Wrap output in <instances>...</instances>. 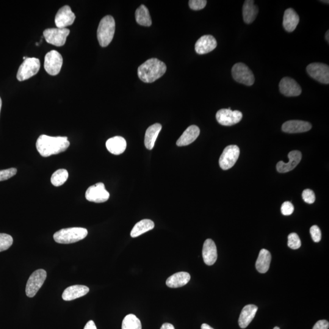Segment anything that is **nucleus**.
<instances>
[{"label":"nucleus","instance_id":"46","mask_svg":"<svg viewBox=\"0 0 329 329\" xmlns=\"http://www.w3.org/2000/svg\"><path fill=\"white\" fill-rule=\"evenodd\" d=\"M273 329H280V328H279V327H275Z\"/></svg>","mask_w":329,"mask_h":329},{"label":"nucleus","instance_id":"10","mask_svg":"<svg viewBox=\"0 0 329 329\" xmlns=\"http://www.w3.org/2000/svg\"><path fill=\"white\" fill-rule=\"evenodd\" d=\"M240 156V149L237 145H229L224 149L220 157L219 164L221 169H230L236 164Z\"/></svg>","mask_w":329,"mask_h":329},{"label":"nucleus","instance_id":"29","mask_svg":"<svg viewBox=\"0 0 329 329\" xmlns=\"http://www.w3.org/2000/svg\"><path fill=\"white\" fill-rule=\"evenodd\" d=\"M154 228L153 221L148 219L141 220L138 222L131 232V236L135 238L141 236L145 232L152 230Z\"/></svg>","mask_w":329,"mask_h":329},{"label":"nucleus","instance_id":"23","mask_svg":"<svg viewBox=\"0 0 329 329\" xmlns=\"http://www.w3.org/2000/svg\"><path fill=\"white\" fill-rule=\"evenodd\" d=\"M106 146L110 153L120 155L126 150L127 143L123 137L115 136L107 140Z\"/></svg>","mask_w":329,"mask_h":329},{"label":"nucleus","instance_id":"4","mask_svg":"<svg viewBox=\"0 0 329 329\" xmlns=\"http://www.w3.org/2000/svg\"><path fill=\"white\" fill-rule=\"evenodd\" d=\"M88 231L82 228H70L62 229L54 234V241L60 244H70L85 239Z\"/></svg>","mask_w":329,"mask_h":329},{"label":"nucleus","instance_id":"35","mask_svg":"<svg viewBox=\"0 0 329 329\" xmlns=\"http://www.w3.org/2000/svg\"><path fill=\"white\" fill-rule=\"evenodd\" d=\"M17 170L15 168H10L9 169L0 170V181L8 180V179L14 176Z\"/></svg>","mask_w":329,"mask_h":329},{"label":"nucleus","instance_id":"9","mask_svg":"<svg viewBox=\"0 0 329 329\" xmlns=\"http://www.w3.org/2000/svg\"><path fill=\"white\" fill-rule=\"evenodd\" d=\"M70 30L67 28H48L43 31V37L48 43L62 46L67 40Z\"/></svg>","mask_w":329,"mask_h":329},{"label":"nucleus","instance_id":"19","mask_svg":"<svg viewBox=\"0 0 329 329\" xmlns=\"http://www.w3.org/2000/svg\"><path fill=\"white\" fill-rule=\"evenodd\" d=\"M203 257L204 263L211 266L216 262L218 257L216 245L211 239H207L204 243Z\"/></svg>","mask_w":329,"mask_h":329},{"label":"nucleus","instance_id":"34","mask_svg":"<svg viewBox=\"0 0 329 329\" xmlns=\"http://www.w3.org/2000/svg\"><path fill=\"white\" fill-rule=\"evenodd\" d=\"M288 246L292 250H298L301 246V241L298 235L291 233L288 237Z\"/></svg>","mask_w":329,"mask_h":329},{"label":"nucleus","instance_id":"15","mask_svg":"<svg viewBox=\"0 0 329 329\" xmlns=\"http://www.w3.org/2000/svg\"><path fill=\"white\" fill-rule=\"evenodd\" d=\"M279 89L283 95L291 97V96H300L302 93V88L295 79L289 77H285L279 83Z\"/></svg>","mask_w":329,"mask_h":329},{"label":"nucleus","instance_id":"6","mask_svg":"<svg viewBox=\"0 0 329 329\" xmlns=\"http://www.w3.org/2000/svg\"><path fill=\"white\" fill-rule=\"evenodd\" d=\"M232 77L235 81L247 86H251L255 82L253 71L247 65L243 63H237L232 69Z\"/></svg>","mask_w":329,"mask_h":329},{"label":"nucleus","instance_id":"20","mask_svg":"<svg viewBox=\"0 0 329 329\" xmlns=\"http://www.w3.org/2000/svg\"><path fill=\"white\" fill-rule=\"evenodd\" d=\"M200 134V129L197 126L192 125L189 127L181 136L177 141L176 145L178 146H187L197 139Z\"/></svg>","mask_w":329,"mask_h":329},{"label":"nucleus","instance_id":"22","mask_svg":"<svg viewBox=\"0 0 329 329\" xmlns=\"http://www.w3.org/2000/svg\"><path fill=\"white\" fill-rule=\"evenodd\" d=\"M257 311H258V308L253 304L244 307L239 317L240 327L242 329L247 328L255 317Z\"/></svg>","mask_w":329,"mask_h":329},{"label":"nucleus","instance_id":"3","mask_svg":"<svg viewBox=\"0 0 329 329\" xmlns=\"http://www.w3.org/2000/svg\"><path fill=\"white\" fill-rule=\"evenodd\" d=\"M115 31V21L111 15L105 16L99 22L97 37L99 45L106 47L111 42Z\"/></svg>","mask_w":329,"mask_h":329},{"label":"nucleus","instance_id":"39","mask_svg":"<svg viewBox=\"0 0 329 329\" xmlns=\"http://www.w3.org/2000/svg\"><path fill=\"white\" fill-rule=\"evenodd\" d=\"M281 212L285 216H288V215H292L294 212V206L290 202H285L282 205Z\"/></svg>","mask_w":329,"mask_h":329},{"label":"nucleus","instance_id":"12","mask_svg":"<svg viewBox=\"0 0 329 329\" xmlns=\"http://www.w3.org/2000/svg\"><path fill=\"white\" fill-rule=\"evenodd\" d=\"M243 114L239 110H232L229 109H222L218 110L216 118L221 125L230 126L239 123L242 120Z\"/></svg>","mask_w":329,"mask_h":329},{"label":"nucleus","instance_id":"31","mask_svg":"<svg viewBox=\"0 0 329 329\" xmlns=\"http://www.w3.org/2000/svg\"><path fill=\"white\" fill-rule=\"evenodd\" d=\"M122 329H142L140 320L133 314L127 315L123 321Z\"/></svg>","mask_w":329,"mask_h":329},{"label":"nucleus","instance_id":"44","mask_svg":"<svg viewBox=\"0 0 329 329\" xmlns=\"http://www.w3.org/2000/svg\"><path fill=\"white\" fill-rule=\"evenodd\" d=\"M329 31H328L326 33V40L328 41V43H329Z\"/></svg>","mask_w":329,"mask_h":329},{"label":"nucleus","instance_id":"47","mask_svg":"<svg viewBox=\"0 0 329 329\" xmlns=\"http://www.w3.org/2000/svg\"><path fill=\"white\" fill-rule=\"evenodd\" d=\"M26 58H27V57H23L24 60H25L26 59Z\"/></svg>","mask_w":329,"mask_h":329},{"label":"nucleus","instance_id":"5","mask_svg":"<svg viewBox=\"0 0 329 329\" xmlns=\"http://www.w3.org/2000/svg\"><path fill=\"white\" fill-rule=\"evenodd\" d=\"M40 68L39 59L35 57H27L18 68L16 78L19 81H25L36 74Z\"/></svg>","mask_w":329,"mask_h":329},{"label":"nucleus","instance_id":"36","mask_svg":"<svg viewBox=\"0 0 329 329\" xmlns=\"http://www.w3.org/2000/svg\"><path fill=\"white\" fill-rule=\"evenodd\" d=\"M206 0H190L189 2L190 9L199 10L204 9L207 4Z\"/></svg>","mask_w":329,"mask_h":329},{"label":"nucleus","instance_id":"11","mask_svg":"<svg viewBox=\"0 0 329 329\" xmlns=\"http://www.w3.org/2000/svg\"><path fill=\"white\" fill-rule=\"evenodd\" d=\"M109 193L105 188L104 184L99 183L88 187L85 192V198L87 200L96 203H102L109 200Z\"/></svg>","mask_w":329,"mask_h":329},{"label":"nucleus","instance_id":"18","mask_svg":"<svg viewBox=\"0 0 329 329\" xmlns=\"http://www.w3.org/2000/svg\"><path fill=\"white\" fill-rule=\"evenodd\" d=\"M312 128V124L307 121L290 120L283 124L282 129L289 134L302 133L308 132Z\"/></svg>","mask_w":329,"mask_h":329},{"label":"nucleus","instance_id":"1","mask_svg":"<svg viewBox=\"0 0 329 329\" xmlns=\"http://www.w3.org/2000/svg\"><path fill=\"white\" fill-rule=\"evenodd\" d=\"M70 144L67 137H50L41 135L37 140L36 148L41 156L47 157L65 151Z\"/></svg>","mask_w":329,"mask_h":329},{"label":"nucleus","instance_id":"8","mask_svg":"<svg viewBox=\"0 0 329 329\" xmlns=\"http://www.w3.org/2000/svg\"><path fill=\"white\" fill-rule=\"evenodd\" d=\"M63 63L62 55L56 50L48 52L45 57L44 67L47 73L51 76H56L61 70Z\"/></svg>","mask_w":329,"mask_h":329},{"label":"nucleus","instance_id":"30","mask_svg":"<svg viewBox=\"0 0 329 329\" xmlns=\"http://www.w3.org/2000/svg\"><path fill=\"white\" fill-rule=\"evenodd\" d=\"M135 20L138 24L143 26H150L152 20L149 10L145 5H141L135 11Z\"/></svg>","mask_w":329,"mask_h":329},{"label":"nucleus","instance_id":"24","mask_svg":"<svg viewBox=\"0 0 329 329\" xmlns=\"http://www.w3.org/2000/svg\"><path fill=\"white\" fill-rule=\"evenodd\" d=\"M300 22V16L292 8H289L285 11L283 20V26L286 31L289 32L294 31Z\"/></svg>","mask_w":329,"mask_h":329},{"label":"nucleus","instance_id":"14","mask_svg":"<svg viewBox=\"0 0 329 329\" xmlns=\"http://www.w3.org/2000/svg\"><path fill=\"white\" fill-rule=\"evenodd\" d=\"M76 16L69 5H65L60 8L55 17V24L57 28H66L70 26L75 20Z\"/></svg>","mask_w":329,"mask_h":329},{"label":"nucleus","instance_id":"43","mask_svg":"<svg viewBox=\"0 0 329 329\" xmlns=\"http://www.w3.org/2000/svg\"><path fill=\"white\" fill-rule=\"evenodd\" d=\"M201 329H214L212 328V327H211V326H210L208 325L203 324L201 326Z\"/></svg>","mask_w":329,"mask_h":329},{"label":"nucleus","instance_id":"27","mask_svg":"<svg viewBox=\"0 0 329 329\" xmlns=\"http://www.w3.org/2000/svg\"><path fill=\"white\" fill-rule=\"evenodd\" d=\"M162 129V125L159 123L153 124L146 130L145 135V145L146 148L151 150L154 148L157 137Z\"/></svg>","mask_w":329,"mask_h":329},{"label":"nucleus","instance_id":"32","mask_svg":"<svg viewBox=\"0 0 329 329\" xmlns=\"http://www.w3.org/2000/svg\"><path fill=\"white\" fill-rule=\"evenodd\" d=\"M68 178V171L65 169H59L52 174L51 178V184L54 186H61Z\"/></svg>","mask_w":329,"mask_h":329},{"label":"nucleus","instance_id":"28","mask_svg":"<svg viewBox=\"0 0 329 329\" xmlns=\"http://www.w3.org/2000/svg\"><path fill=\"white\" fill-rule=\"evenodd\" d=\"M271 261H272V255L270 253L265 249H263L260 251L256 263L257 270L261 273H266L269 270Z\"/></svg>","mask_w":329,"mask_h":329},{"label":"nucleus","instance_id":"2","mask_svg":"<svg viewBox=\"0 0 329 329\" xmlns=\"http://www.w3.org/2000/svg\"><path fill=\"white\" fill-rule=\"evenodd\" d=\"M167 71L165 63L156 58H151L138 68V76L141 81L151 83L161 77Z\"/></svg>","mask_w":329,"mask_h":329},{"label":"nucleus","instance_id":"33","mask_svg":"<svg viewBox=\"0 0 329 329\" xmlns=\"http://www.w3.org/2000/svg\"><path fill=\"white\" fill-rule=\"evenodd\" d=\"M13 244L12 237L6 234H0V252L8 250Z\"/></svg>","mask_w":329,"mask_h":329},{"label":"nucleus","instance_id":"16","mask_svg":"<svg viewBox=\"0 0 329 329\" xmlns=\"http://www.w3.org/2000/svg\"><path fill=\"white\" fill-rule=\"evenodd\" d=\"M217 41L211 35H203L199 38L195 44V51L199 54H205L216 48Z\"/></svg>","mask_w":329,"mask_h":329},{"label":"nucleus","instance_id":"42","mask_svg":"<svg viewBox=\"0 0 329 329\" xmlns=\"http://www.w3.org/2000/svg\"><path fill=\"white\" fill-rule=\"evenodd\" d=\"M160 329H175L174 326L170 324V323H164V325L162 326Z\"/></svg>","mask_w":329,"mask_h":329},{"label":"nucleus","instance_id":"45","mask_svg":"<svg viewBox=\"0 0 329 329\" xmlns=\"http://www.w3.org/2000/svg\"><path fill=\"white\" fill-rule=\"evenodd\" d=\"M1 106H2V101L1 98H0V112H1Z\"/></svg>","mask_w":329,"mask_h":329},{"label":"nucleus","instance_id":"38","mask_svg":"<svg viewBox=\"0 0 329 329\" xmlns=\"http://www.w3.org/2000/svg\"><path fill=\"white\" fill-rule=\"evenodd\" d=\"M310 232H311V236L314 242L319 243L321 241V240H322V232H321L319 226L316 225L312 226Z\"/></svg>","mask_w":329,"mask_h":329},{"label":"nucleus","instance_id":"21","mask_svg":"<svg viewBox=\"0 0 329 329\" xmlns=\"http://www.w3.org/2000/svg\"><path fill=\"white\" fill-rule=\"evenodd\" d=\"M88 292L89 289L87 286L75 285L69 287L64 290L62 294V299L66 301H72L84 297Z\"/></svg>","mask_w":329,"mask_h":329},{"label":"nucleus","instance_id":"41","mask_svg":"<svg viewBox=\"0 0 329 329\" xmlns=\"http://www.w3.org/2000/svg\"><path fill=\"white\" fill-rule=\"evenodd\" d=\"M84 329H97L96 327L95 323L93 321L91 320L88 322L86 325L85 326Z\"/></svg>","mask_w":329,"mask_h":329},{"label":"nucleus","instance_id":"40","mask_svg":"<svg viewBox=\"0 0 329 329\" xmlns=\"http://www.w3.org/2000/svg\"><path fill=\"white\" fill-rule=\"evenodd\" d=\"M329 323L326 320H320L314 326L313 329H328Z\"/></svg>","mask_w":329,"mask_h":329},{"label":"nucleus","instance_id":"13","mask_svg":"<svg viewBox=\"0 0 329 329\" xmlns=\"http://www.w3.org/2000/svg\"><path fill=\"white\" fill-rule=\"evenodd\" d=\"M309 75L322 84H329V67L322 63H312L307 67Z\"/></svg>","mask_w":329,"mask_h":329},{"label":"nucleus","instance_id":"37","mask_svg":"<svg viewBox=\"0 0 329 329\" xmlns=\"http://www.w3.org/2000/svg\"><path fill=\"white\" fill-rule=\"evenodd\" d=\"M302 196L304 201L307 203L313 204L315 201V195L313 191L312 190H304L303 192Z\"/></svg>","mask_w":329,"mask_h":329},{"label":"nucleus","instance_id":"17","mask_svg":"<svg viewBox=\"0 0 329 329\" xmlns=\"http://www.w3.org/2000/svg\"><path fill=\"white\" fill-rule=\"evenodd\" d=\"M288 157L289 158L288 163H284L283 161L278 163L276 168L279 173H287L295 169L302 159V154L299 151H293L290 152Z\"/></svg>","mask_w":329,"mask_h":329},{"label":"nucleus","instance_id":"7","mask_svg":"<svg viewBox=\"0 0 329 329\" xmlns=\"http://www.w3.org/2000/svg\"><path fill=\"white\" fill-rule=\"evenodd\" d=\"M47 274L45 270L40 269L35 271L27 282L26 294L27 297L33 298L45 281Z\"/></svg>","mask_w":329,"mask_h":329},{"label":"nucleus","instance_id":"25","mask_svg":"<svg viewBox=\"0 0 329 329\" xmlns=\"http://www.w3.org/2000/svg\"><path fill=\"white\" fill-rule=\"evenodd\" d=\"M191 277L189 273L179 272L170 276L166 281V284L170 288L176 289L182 287L189 283Z\"/></svg>","mask_w":329,"mask_h":329},{"label":"nucleus","instance_id":"26","mask_svg":"<svg viewBox=\"0 0 329 329\" xmlns=\"http://www.w3.org/2000/svg\"><path fill=\"white\" fill-rule=\"evenodd\" d=\"M259 13V8L253 0H247L243 6V20L247 24L252 23Z\"/></svg>","mask_w":329,"mask_h":329}]
</instances>
